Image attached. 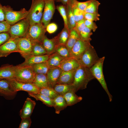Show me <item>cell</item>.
<instances>
[{"instance_id": "cell-4", "label": "cell", "mask_w": 128, "mask_h": 128, "mask_svg": "<svg viewBox=\"0 0 128 128\" xmlns=\"http://www.w3.org/2000/svg\"><path fill=\"white\" fill-rule=\"evenodd\" d=\"M105 58V56L100 58L90 69L95 78L98 81L107 94L110 102H111L112 96L108 90L103 72V66Z\"/></svg>"}, {"instance_id": "cell-41", "label": "cell", "mask_w": 128, "mask_h": 128, "mask_svg": "<svg viewBox=\"0 0 128 128\" xmlns=\"http://www.w3.org/2000/svg\"><path fill=\"white\" fill-rule=\"evenodd\" d=\"M21 122L19 128H29L32 123L30 117L24 118L21 119Z\"/></svg>"}, {"instance_id": "cell-9", "label": "cell", "mask_w": 128, "mask_h": 128, "mask_svg": "<svg viewBox=\"0 0 128 128\" xmlns=\"http://www.w3.org/2000/svg\"><path fill=\"white\" fill-rule=\"evenodd\" d=\"M8 82L11 89L14 91H26L28 93H39L40 89L33 83H25L19 82L14 78L6 80Z\"/></svg>"}, {"instance_id": "cell-1", "label": "cell", "mask_w": 128, "mask_h": 128, "mask_svg": "<svg viewBox=\"0 0 128 128\" xmlns=\"http://www.w3.org/2000/svg\"><path fill=\"white\" fill-rule=\"evenodd\" d=\"M94 79L90 68L80 66L75 71L72 84L74 91L85 89L88 82Z\"/></svg>"}, {"instance_id": "cell-5", "label": "cell", "mask_w": 128, "mask_h": 128, "mask_svg": "<svg viewBox=\"0 0 128 128\" xmlns=\"http://www.w3.org/2000/svg\"><path fill=\"white\" fill-rule=\"evenodd\" d=\"M3 9L5 21L10 25L26 18L28 12V11L25 8L21 9L19 11L14 10L8 5L3 6Z\"/></svg>"}, {"instance_id": "cell-44", "label": "cell", "mask_w": 128, "mask_h": 128, "mask_svg": "<svg viewBox=\"0 0 128 128\" xmlns=\"http://www.w3.org/2000/svg\"><path fill=\"white\" fill-rule=\"evenodd\" d=\"M57 29V25L55 23H49L46 28V31L50 34L55 32Z\"/></svg>"}, {"instance_id": "cell-7", "label": "cell", "mask_w": 128, "mask_h": 128, "mask_svg": "<svg viewBox=\"0 0 128 128\" xmlns=\"http://www.w3.org/2000/svg\"><path fill=\"white\" fill-rule=\"evenodd\" d=\"M30 25L28 19L25 18L13 25H10L8 32L11 37L18 38L24 37L27 33Z\"/></svg>"}, {"instance_id": "cell-50", "label": "cell", "mask_w": 128, "mask_h": 128, "mask_svg": "<svg viewBox=\"0 0 128 128\" xmlns=\"http://www.w3.org/2000/svg\"></svg>"}, {"instance_id": "cell-11", "label": "cell", "mask_w": 128, "mask_h": 128, "mask_svg": "<svg viewBox=\"0 0 128 128\" xmlns=\"http://www.w3.org/2000/svg\"><path fill=\"white\" fill-rule=\"evenodd\" d=\"M90 41L79 38L70 51L71 57L77 60L79 59L86 50L91 45Z\"/></svg>"}, {"instance_id": "cell-23", "label": "cell", "mask_w": 128, "mask_h": 128, "mask_svg": "<svg viewBox=\"0 0 128 128\" xmlns=\"http://www.w3.org/2000/svg\"><path fill=\"white\" fill-rule=\"evenodd\" d=\"M67 106L66 102L62 95H59L53 100V107L57 114H59L60 111Z\"/></svg>"}, {"instance_id": "cell-12", "label": "cell", "mask_w": 128, "mask_h": 128, "mask_svg": "<svg viewBox=\"0 0 128 128\" xmlns=\"http://www.w3.org/2000/svg\"><path fill=\"white\" fill-rule=\"evenodd\" d=\"M19 37H10L9 39L0 46V58L6 57L14 52H19L17 43Z\"/></svg>"}, {"instance_id": "cell-48", "label": "cell", "mask_w": 128, "mask_h": 128, "mask_svg": "<svg viewBox=\"0 0 128 128\" xmlns=\"http://www.w3.org/2000/svg\"><path fill=\"white\" fill-rule=\"evenodd\" d=\"M69 0H55V1L61 2L62 4L66 6Z\"/></svg>"}, {"instance_id": "cell-17", "label": "cell", "mask_w": 128, "mask_h": 128, "mask_svg": "<svg viewBox=\"0 0 128 128\" xmlns=\"http://www.w3.org/2000/svg\"><path fill=\"white\" fill-rule=\"evenodd\" d=\"M79 66L77 60L70 57L64 59L58 67L62 71H67L76 69Z\"/></svg>"}, {"instance_id": "cell-2", "label": "cell", "mask_w": 128, "mask_h": 128, "mask_svg": "<svg viewBox=\"0 0 128 128\" xmlns=\"http://www.w3.org/2000/svg\"><path fill=\"white\" fill-rule=\"evenodd\" d=\"M36 73L32 66H14V79L19 82L25 83H32Z\"/></svg>"}, {"instance_id": "cell-3", "label": "cell", "mask_w": 128, "mask_h": 128, "mask_svg": "<svg viewBox=\"0 0 128 128\" xmlns=\"http://www.w3.org/2000/svg\"><path fill=\"white\" fill-rule=\"evenodd\" d=\"M44 7V0H32L26 18L30 25L41 23Z\"/></svg>"}, {"instance_id": "cell-27", "label": "cell", "mask_w": 128, "mask_h": 128, "mask_svg": "<svg viewBox=\"0 0 128 128\" xmlns=\"http://www.w3.org/2000/svg\"><path fill=\"white\" fill-rule=\"evenodd\" d=\"M79 38L78 34L74 29L70 30L69 36L65 45L70 52L74 45Z\"/></svg>"}, {"instance_id": "cell-46", "label": "cell", "mask_w": 128, "mask_h": 128, "mask_svg": "<svg viewBox=\"0 0 128 128\" xmlns=\"http://www.w3.org/2000/svg\"><path fill=\"white\" fill-rule=\"evenodd\" d=\"M10 25L5 21L0 22V33L8 32Z\"/></svg>"}, {"instance_id": "cell-19", "label": "cell", "mask_w": 128, "mask_h": 128, "mask_svg": "<svg viewBox=\"0 0 128 128\" xmlns=\"http://www.w3.org/2000/svg\"><path fill=\"white\" fill-rule=\"evenodd\" d=\"M50 55L46 54L41 55H31L25 59L24 62L18 65L20 66H32L36 64L47 61Z\"/></svg>"}, {"instance_id": "cell-21", "label": "cell", "mask_w": 128, "mask_h": 128, "mask_svg": "<svg viewBox=\"0 0 128 128\" xmlns=\"http://www.w3.org/2000/svg\"><path fill=\"white\" fill-rule=\"evenodd\" d=\"M76 69L67 71H62L57 84H72Z\"/></svg>"}, {"instance_id": "cell-42", "label": "cell", "mask_w": 128, "mask_h": 128, "mask_svg": "<svg viewBox=\"0 0 128 128\" xmlns=\"http://www.w3.org/2000/svg\"><path fill=\"white\" fill-rule=\"evenodd\" d=\"M85 19L80 20L76 23V25L73 28L79 35L80 32L85 27Z\"/></svg>"}, {"instance_id": "cell-25", "label": "cell", "mask_w": 128, "mask_h": 128, "mask_svg": "<svg viewBox=\"0 0 128 128\" xmlns=\"http://www.w3.org/2000/svg\"><path fill=\"white\" fill-rule=\"evenodd\" d=\"M70 30L68 27H64L61 31L54 38L56 45H66L69 35Z\"/></svg>"}, {"instance_id": "cell-40", "label": "cell", "mask_w": 128, "mask_h": 128, "mask_svg": "<svg viewBox=\"0 0 128 128\" xmlns=\"http://www.w3.org/2000/svg\"><path fill=\"white\" fill-rule=\"evenodd\" d=\"M100 14L98 13H85L84 14V18L85 19L88 20L96 21L100 20Z\"/></svg>"}, {"instance_id": "cell-34", "label": "cell", "mask_w": 128, "mask_h": 128, "mask_svg": "<svg viewBox=\"0 0 128 128\" xmlns=\"http://www.w3.org/2000/svg\"><path fill=\"white\" fill-rule=\"evenodd\" d=\"M55 52H56L64 59L71 57L70 51L65 45H56L55 49Z\"/></svg>"}, {"instance_id": "cell-33", "label": "cell", "mask_w": 128, "mask_h": 128, "mask_svg": "<svg viewBox=\"0 0 128 128\" xmlns=\"http://www.w3.org/2000/svg\"><path fill=\"white\" fill-rule=\"evenodd\" d=\"M39 93L52 99H54L59 95L55 90L53 88L50 87L40 89Z\"/></svg>"}, {"instance_id": "cell-26", "label": "cell", "mask_w": 128, "mask_h": 128, "mask_svg": "<svg viewBox=\"0 0 128 128\" xmlns=\"http://www.w3.org/2000/svg\"><path fill=\"white\" fill-rule=\"evenodd\" d=\"M29 96L35 98L37 100L40 101L48 107H53V100L44 95L39 93H28Z\"/></svg>"}, {"instance_id": "cell-28", "label": "cell", "mask_w": 128, "mask_h": 128, "mask_svg": "<svg viewBox=\"0 0 128 128\" xmlns=\"http://www.w3.org/2000/svg\"><path fill=\"white\" fill-rule=\"evenodd\" d=\"M66 6L68 28L69 30L73 28L76 23L74 20L71 9V5L69 1Z\"/></svg>"}, {"instance_id": "cell-39", "label": "cell", "mask_w": 128, "mask_h": 128, "mask_svg": "<svg viewBox=\"0 0 128 128\" xmlns=\"http://www.w3.org/2000/svg\"><path fill=\"white\" fill-rule=\"evenodd\" d=\"M90 1V0H89L85 2H80L76 0L71 5L74 6L79 10L85 12V11L89 4Z\"/></svg>"}, {"instance_id": "cell-32", "label": "cell", "mask_w": 128, "mask_h": 128, "mask_svg": "<svg viewBox=\"0 0 128 128\" xmlns=\"http://www.w3.org/2000/svg\"><path fill=\"white\" fill-rule=\"evenodd\" d=\"M64 58L56 52L50 55L47 61L50 66H59L60 63Z\"/></svg>"}, {"instance_id": "cell-18", "label": "cell", "mask_w": 128, "mask_h": 128, "mask_svg": "<svg viewBox=\"0 0 128 128\" xmlns=\"http://www.w3.org/2000/svg\"><path fill=\"white\" fill-rule=\"evenodd\" d=\"M14 66L9 64L0 67V80L14 78Z\"/></svg>"}, {"instance_id": "cell-16", "label": "cell", "mask_w": 128, "mask_h": 128, "mask_svg": "<svg viewBox=\"0 0 128 128\" xmlns=\"http://www.w3.org/2000/svg\"><path fill=\"white\" fill-rule=\"evenodd\" d=\"M36 105V103L34 101L27 97L20 111V116L21 118L30 117Z\"/></svg>"}, {"instance_id": "cell-15", "label": "cell", "mask_w": 128, "mask_h": 128, "mask_svg": "<svg viewBox=\"0 0 128 128\" xmlns=\"http://www.w3.org/2000/svg\"><path fill=\"white\" fill-rule=\"evenodd\" d=\"M62 71L58 66H50L46 75L50 87L53 88L57 84Z\"/></svg>"}, {"instance_id": "cell-35", "label": "cell", "mask_w": 128, "mask_h": 128, "mask_svg": "<svg viewBox=\"0 0 128 128\" xmlns=\"http://www.w3.org/2000/svg\"><path fill=\"white\" fill-rule=\"evenodd\" d=\"M90 3L85 11V13H98V8L100 3L96 0H90Z\"/></svg>"}, {"instance_id": "cell-47", "label": "cell", "mask_w": 128, "mask_h": 128, "mask_svg": "<svg viewBox=\"0 0 128 128\" xmlns=\"http://www.w3.org/2000/svg\"><path fill=\"white\" fill-rule=\"evenodd\" d=\"M3 7L0 2V22L5 21L4 13V12Z\"/></svg>"}, {"instance_id": "cell-14", "label": "cell", "mask_w": 128, "mask_h": 128, "mask_svg": "<svg viewBox=\"0 0 128 128\" xmlns=\"http://www.w3.org/2000/svg\"><path fill=\"white\" fill-rule=\"evenodd\" d=\"M17 92L14 91L11 89L9 83L6 79L0 80V96L6 100L14 99Z\"/></svg>"}, {"instance_id": "cell-29", "label": "cell", "mask_w": 128, "mask_h": 128, "mask_svg": "<svg viewBox=\"0 0 128 128\" xmlns=\"http://www.w3.org/2000/svg\"><path fill=\"white\" fill-rule=\"evenodd\" d=\"M32 66L36 74H45L47 73L50 67L47 61L36 64Z\"/></svg>"}, {"instance_id": "cell-10", "label": "cell", "mask_w": 128, "mask_h": 128, "mask_svg": "<svg viewBox=\"0 0 128 128\" xmlns=\"http://www.w3.org/2000/svg\"><path fill=\"white\" fill-rule=\"evenodd\" d=\"M44 7L41 23L46 28L50 23L55 9V0H44Z\"/></svg>"}, {"instance_id": "cell-13", "label": "cell", "mask_w": 128, "mask_h": 128, "mask_svg": "<svg viewBox=\"0 0 128 128\" xmlns=\"http://www.w3.org/2000/svg\"><path fill=\"white\" fill-rule=\"evenodd\" d=\"M32 43L26 37H19L17 46L19 53L25 59L30 55Z\"/></svg>"}, {"instance_id": "cell-6", "label": "cell", "mask_w": 128, "mask_h": 128, "mask_svg": "<svg viewBox=\"0 0 128 128\" xmlns=\"http://www.w3.org/2000/svg\"><path fill=\"white\" fill-rule=\"evenodd\" d=\"M46 32V28L41 23L30 25L25 37L28 38L32 43H41L45 36Z\"/></svg>"}, {"instance_id": "cell-22", "label": "cell", "mask_w": 128, "mask_h": 128, "mask_svg": "<svg viewBox=\"0 0 128 128\" xmlns=\"http://www.w3.org/2000/svg\"><path fill=\"white\" fill-rule=\"evenodd\" d=\"M73 91H71L62 95L66 102L68 106H72L82 100V97L77 95Z\"/></svg>"}, {"instance_id": "cell-37", "label": "cell", "mask_w": 128, "mask_h": 128, "mask_svg": "<svg viewBox=\"0 0 128 128\" xmlns=\"http://www.w3.org/2000/svg\"><path fill=\"white\" fill-rule=\"evenodd\" d=\"M71 9L76 23L84 18V14L85 12L79 10L73 5L71 6Z\"/></svg>"}, {"instance_id": "cell-49", "label": "cell", "mask_w": 128, "mask_h": 128, "mask_svg": "<svg viewBox=\"0 0 128 128\" xmlns=\"http://www.w3.org/2000/svg\"><path fill=\"white\" fill-rule=\"evenodd\" d=\"M76 0H69L70 1L71 5H72Z\"/></svg>"}, {"instance_id": "cell-30", "label": "cell", "mask_w": 128, "mask_h": 128, "mask_svg": "<svg viewBox=\"0 0 128 128\" xmlns=\"http://www.w3.org/2000/svg\"><path fill=\"white\" fill-rule=\"evenodd\" d=\"M32 44L30 56L41 55L47 54L46 50L40 43L34 42L32 43Z\"/></svg>"}, {"instance_id": "cell-8", "label": "cell", "mask_w": 128, "mask_h": 128, "mask_svg": "<svg viewBox=\"0 0 128 128\" xmlns=\"http://www.w3.org/2000/svg\"><path fill=\"white\" fill-rule=\"evenodd\" d=\"M99 58L94 47L91 45L77 60L80 66L90 68Z\"/></svg>"}, {"instance_id": "cell-45", "label": "cell", "mask_w": 128, "mask_h": 128, "mask_svg": "<svg viewBox=\"0 0 128 128\" xmlns=\"http://www.w3.org/2000/svg\"><path fill=\"white\" fill-rule=\"evenodd\" d=\"M10 37L8 32L0 33V46L6 41Z\"/></svg>"}, {"instance_id": "cell-43", "label": "cell", "mask_w": 128, "mask_h": 128, "mask_svg": "<svg viewBox=\"0 0 128 128\" xmlns=\"http://www.w3.org/2000/svg\"><path fill=\"white\" fill-rule=\"evenodd\" d=\"M85 24L86 27L93 32H95L97 28L96 24L94 21L85 19Z\"/></svg>"}, {"instance_id": "cell-38", "label": "cell", "mask_w": 128, "mask_h": 128, "mask_svg": "<svg viewBox=\"0 0 128 128\" xmlns=\"http://www.w3.org/2000/svg\"><path fill=\"white\" fill-rule=\"evenodd\" d=\"M56 8L63 19L64 27L68 28L66 6L63 4H60L57 5Z\"/></svg>"}, {"instance_id": "cell-24", "label": "cell", "mask_w": 128, "mask_h": 128, "mask_svg": "<svg viewBox=\"0 0 128 128\" xmlns=\"http://www.w3.org/2000/svg\"><path fill=\"white\" fill-rule=\"evenodd\" d=\"M32 83L40 89L50 87L46 74H36Z\"/></svg>"}, {"instance_id": "cell-36", "label": "cell", "mask_w": 128, "mask_h": 128, "mask_svg": "<svg viewBox=\"0 0 128 128\" xmlns=\"http://www.w3.org/2000/svg\"><path fill=\"white\" fill-rule=\"evenodd\" d=\"M92 34V31L86 26L80 32L79 35L80 39L84 40L90 41L91 40V37Z\"/></svg>"}, {"instance_id": "cell-20", "label": "cell", "mask_w": 128, "mask_h": 128, "mask_svg": "<svg viewBox=\"0 0 128 128\" xmlns=\"http://www.w3.org/2000/svg\"><path fill=\"white\" fill-rule=\"evenodd\" d=\"M41 43L46 50L47 54L50 55L55 52L56 44L54 38L49 39L45 36Z\"/></svg>"}, {"instance_id": "cell-31", "label": "cell", "mask_w": 128, "mask_h": 128, "mask_svg": "<svg viewBox=\"0 0 128 128\" xmlns=\"http://www.w3.org/2000/svg\"><path fill=\"white\" fill-rule=\"evenodd\" d=\"M53 88L59 95H62L71 91H74L72 84H57Z\"/></svg>"}]
</instances>
